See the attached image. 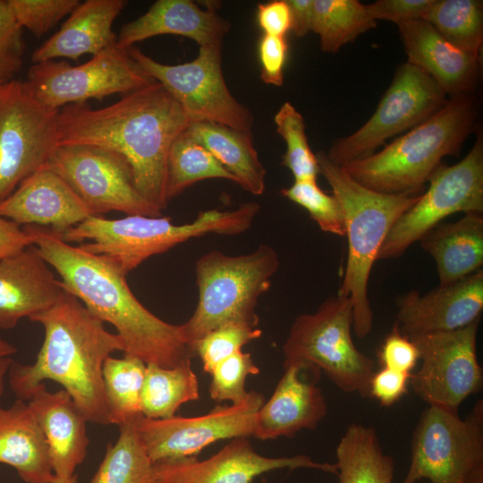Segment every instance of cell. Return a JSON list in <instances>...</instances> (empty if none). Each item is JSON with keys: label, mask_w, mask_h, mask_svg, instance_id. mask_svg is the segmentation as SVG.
I'll use <instances>...</instances> for the list:
<instances>
[{"label": "cell", "mask_w": 483, "mask_h": 483, "mask_svg": "<svg viewBox=\"0 0 483 483\" xmlns=\"http://www.w3.org/2000/svg\"><path fill=\"white\" fill-rule=\"evenodd\" d=\"M191 123L159 82L93 109L86 104L59 109L57 147L92 145L114 151L129 163L140 195L160 210L166 208L167 159L172 144Z\"/></svg>", "instance_id": "cell-1"}, {"label": "cell", "mask_w": 483, "mask_h": 483, "mask_svg": "<svg viewBox=\"0 0 483 483\" xmlns=\"http://www.w3.org/2000/svg\"><path fill=\"white\" fill-rule=\"evenodd\" d=\"M23 227L59 275L63 289L116 329L124 354L167 369L192 364L195 352L184 342L180 326L164 321L144 307L129 287L127 275L111 259L64 242L49 228Z\"/></svg>", "instance_id": "cell-2"}, {"label": "cell", "mask_w": 483, "mask_h": 483, "mask_svg": "<svg viewBox=\"0 0 483 483\" xmlns=\"http://www.w3.org/2000/svg\"><path fill=\"white\" fill-rule=\"evenodd\" d=\"M30 320L43 326L44 341L32 364L13 360L7 378L13 394L28 402L45 380H52L71 395L87 421L109 424L102 371L107 357L123 351L120 337L67 292Z\"/></svg>", "instance_id": "cell-3"}, {"label": "cell", "mask_w": 483, "mask_h": 483, "mask_svg": "<svg viewBox=\"0 0 483 483\" xmlns=\"http://www.w3.org/2000/svg\"><path fill=\"white\" fill-rule=\"evenodd\" d=\"M477 103L458 96L379 152L340 165L361 185L386 194L418 195L446 156H455L472 132Z\"/></svg>", "instance_id": "cell-4"}, {"label": "cell", "mask_w": 483, "mask_h": 483, "mask_svg": "<svg viewBox=\"0 0 483 483\" xmlns=\"http://www.w3.org/2000/svg\"><path fill=\"white\" fill-rule=\"evenodd\" d=\"M316 155L319 174L331 186L344 218L348 255L337 294L351 300L352 329L359 338H364L373 326V312L368 295L371 269L391 228L416 203L419 195L386 194L372 191L331 162L325 151Z\"/></svg>", "instance_id": "cell-5"}, {"label": "cell", "mask_w": 483, "mask_h": 483, "mask_svg": "<svg viewBox=\"0 0 483 483\" xmlns=\"http://www.w3.org/2000/svg\"><path fill=\"white\" fill-rule=\"evenodd\" d=\"M259 209L258 203L245 202L231 210L202 211L183 225H174L170 217L162 216L127 215L117 219L91 216L62 238L68 243L89 241L80 247L108 258L127 275L150 257L190 239L208 233L241 234L250 228Z\"/></svg>", "instance_id": "cell-6"}, {"label": "cell", "mask_w": 483, "mask_h": 483, "mask_svg": "<svg viewBox=\"0 0 483 483\" xmlns=\"http://www.w3.org/2000/svg\"><path fill=\"white\" fill-rule=\"evenodd\" d=\"M279 265L277 252L266 244L244 255L211 250L199 257L195 265L198 304L192 316L179 325L184 342L194 351L200 338L218 327H258V299L269 290Z\"/></svg>", "instance_id": "cell-7"}, {"label": "cell", "mask_w": 483, "mask_h": 483, "mask_svg": "<svg viewBox=\"0 0 483 483\" xmlns=\"http://www.w3.org/2000/svg\"><path fill=\"white\" fill-rule=\"evenodd\" d=\"M352 303L336 294L298 316L283 346L284 368L324 372L342 391L369 396L375 361L354 344Z\"/></svg>", "instance_id": "cell-8"}, {"label": "cell", "mask_w": 483, "mask_h": 483, "mask_svg": "<svg viewBox=\"0 0 483 483\" xmlns=\"http://www.w3.org/2000/svg\"><path fill=\"white\" fill-rule=\"evenodd\" d=\"M483 466V401L465 419L428 405L415 428L411 460L402 483H464Z\"/></svg>", "instance_id": "cell-9"}, {"label": "cell", "mask_w": 483, "mask_h": 483, "mask_svg": "<svg viewBox=\"0 0 483 483\" xmlns=\"http://www.w3.org/2000/svg\"><path fill=\"white\" fill-rule=\"evenodd\" d=\"M221 50L222 47H200L193 60L165 64L138 47L128 49L142 70L174 97L191 123H215L250 131L254 116L229 90Z\"/></svg>", "instance_id": "cell-10"}, {"label": "cell", "mask_w": 483, "mask_h": 483, "mask_svg": "<svg viewBox=\"0 0 483 483\" xmlns=\"http://www.w3.org/2000/svg\"><path fill=\"white\" fill-rule=\"evenodd\" d=\"M429 187L395 222L379 250L378 259L402 256L444 219L458 212L483 213V140L478 134L468 154L453 165L441 164Z\"/></svg>", "instance_id": "cell-11"}, {"label": "cell", "mask_w": 483, "mask_h": 483, "mask_svg": "<svg viewBox=\"0 0 483 483\" xmlns=\"http://www.w3.org/2000/svg\"><path fill=\"white\" fill-rule=\"evenodd\" d=\"M59 110L40 104L26 81L0 89V203L30 174L47 166L57 148Z\"/></svg>", "instance_id": "cell-12"}, {"label": "cell", "mask_w": 483, "mask_h": 483, "mask_svg": "<svg viewBox=\"0 0 483 483\" xmlns=\"http://www.w3.org/2000/svg\"><path fill=\"white\" fill-rule=\"evenodd\" d=\"M447 101L434 79L406 62L396 69L372 116L355 132L335 140L326 157L337 165L367 157L386 140L430 118Z\"/></svg>", "instance_id": "cell-13"}, {"label": "cell", "mask_w": 483, "mask_h": 483, "mask_svg": "<svg viewBox=\"0 0 483 483\" xmlns=\"http://www.w3.org/2000/svg\"><path fill=\"white\" fill-rule=\"evenodd\" d=\"M27 77L34 97L43 106L58 110L92 98L128 94L155 82L128 49L116 43L80 65L56 60L33 64Z\"/></svg>", "instance_id": "cell-14"}, {"label": "cell", "mask_w": 483, "mask_h": 483, "mask_svg": "<svg viewBox=\"0 0 483 483\" xmlns=\"http://www.w3.org/2000/svg\"><path fill=\"white\" fill-rule=\"evenodd\" d=\"M47 167L63 178L94 216L109 211L161 216L137 191L131 168L120 154L92 145L58 146Z\"/></svg>", "instance_id": "cell-15"}, {"label": "cell", "mask_w": 483, "mask_h": 483, "mask_svg": "<svg viewBox=\"0 0 483 483\" xmlns=\"http://www.w3.org/2000/svg\"><path fill=\"white\" fill-rule=\"evenodd\" d=\"M479 321L453 331L409 337L421 360L411 385L428 405L458 411L465 399L481 389L482 368L476 352Z\"/></svg>", "instance_id": "cell-16"}, {"label": "cell", "mask_w": 483, "mask_h": 483, "mask_svg": "<svg viewBox=\"0 0 483 483\" xmlns=\"http://www.w3.org/2000/svg\"><path fill=\"white\" fill-rule=\"evenodd\" d=\"M265 402L262 394L250 391L230 405L217 406L195 417L148 419L142 415L135 427L153 462L194 457L219 440L253 436L256 415Z\"/></svg>", "instance_id": "cell-17"}, {"label": "cell", "mask_w": 483, "mask_h": 483, "mask_svg": "<svg viewBox=\"0 0 483 483\" xmlns=\"http://www.w3.org/2000/svg\"><path fill=\"white\" fill-rule=\"evenodd\" d=\"M308 468L337 475L335 463L318 462L307 455L267 457L253 449L248 437L233 438L211 457L154 462L157 483H250L279 469Z\"/></svg>", "instance_id": "cell-18"}, {"label": "cell", "mask_w": 483, "mask_h": 483, "mask_svg": "<svg viewBox=\"0 0 483 483\" xmlns=\"http://www.w3.org/2000/svg\"><path fill=\"white\" fill-rule=\"evenodd\" d=\"M396 323L407 337L462 328L480 319L483 270L423 295L408 292L396 300Z\"/></svg>", "instance_id": "cell-19"}, {"label": "cell", "mask_w": 483, "mask_h": 483, "mask_svg": "<svg viewBox=\"0 0 483 483\" xmlns=\"http://www.w3.org/2000/svg\"><path fill=\"white\" fill-rule=\"evenodd\" d=\"M0 216L19 225L49 228L62 236L94 215L66 182L46 166L0 203Z\"/></svg>", "instance_id": "cell-20"}, {"label": "cell", "mask_w": 483, "mask_h": 483, "mask_svg": "<svg viewBox=\"0 0 483 483\" xmlns=\"http://www.w3.org/2000/svg\"><path fill=\"white\" fill-rule=\"evenodd\" d=\"M36 246L0 258V328L12 329L30 319L65 293L60 280Z\"/></svg>", "instance_id": "cell-21"}, {"label": "cell", "mask_w": 483, "mask_h": 483, "mask_svg": "<svg viewBox=\"0 0 483 483\" xmlns=\"http://www.w3.org/2000/svg\"><path fill=\"white\" fill-rule=\"evenodd\" d=\"M398 29L409 64L428 73L450 97L472 95L479 55L453 46L424 20L402 22Z\"/></svg>", "instance_id": "cell-22"}, {"label": "cell", "mask_w": 483, "mask_h": 483, "mask_svg": "<svg viewBox=\"0 0 483 483\" xmlns=\"http://www.w3.org/2000/svg\"><path fill=\"white\" fill-rule=\"evenodd\" d=\"M231 23L214 4L200 8L191 0H157L140 17L124 24L116 44L124 49L159 35H176L194 40L199 47H222Z\"/></svg>", "instance_id": "cell-23"}, {"label": "cell", "mask_w": 483, "mask_h": 483, "mask_svg": "<svg viewBox=\"0 0 483 483\" xmlns=\"http://www.w3.org/2000/svg\"><path fill=\"white\" fill-rule=\"evenodd\" d=\"M27 402L47 440L55 479H71L89 444L85 416L64 389L50 392L44 383Z\"/></svg>", "instance_id": "cell-24"}, {"label": "cell", "mask_w": 483, "mask_h": 483, "mask_svg": "<svg viewBox=\"0 0 483 483\" xmlns=\"http://www.w3.org/2000/svg\"><path fill=\"white\" fill-rule=\"evenodd\" d=\"M297 366L284 368L272 396L256 415L253 436L260 440L292 437L302 429H314L327 406L316 380L306 381Z\"/></svg>", "instance_id": "cell-25"}, {"label": "cell", "mask_w": 483, "mask_h": 483, "mask_svg": "<svg viewBox=\"0 0 483 483\" xmlns=\"http://www.w3.org/2000/svg\"><path fill=\"white\" fill-rule=\"evenodd\" d=\"M124 0H87L69 14L60 30L36 48L33 64L56 58L77 61L80 56L94 55L116 43L112 28L125 7Z\"/></svg>", "instance_id": "cell-26"}, {"label": "cell", "mask_w": 483, "mask_h": 483, "mask_svg": "<svg viewBox=\"0 0 483 483\" xmlns=\"http://www.w3.org/2000/svg\"><path fill=\"white\" fill-rule=\"evenodd\" d=\"M0 463L13 467L26 483H55L48 446L27 402L0 406Z\"/></svg>", "instance_id": "cell-27"}, {"label": "cell", "mask_w": 483, "mask_h": 483, "mask_svg": "<svg viewBox=\"0 0 483 483\" xmlns=\"http://www.w3.org/2000/svg\"><path fill=\"white\" fill-rule=\"evenodd\" d=\"M435 260L439 285H447L480 269L483 265V216L465 214L452 223H440L419 239Z\"/></svg>", "instance_id": "cell-28"}, {"label": "cell", "mask_w": 483, "mask_h": 483, "mask_svg": "<svg viewBox=\"0 0 483 483\" xmlns=\"http://www.w3.org/2000/svg\"><path fill=\"white\" fill-rule=\"evenodd\" d=\"M187 134L207 148L236 179V183L253 195L266 190V169L254 146L250 131L226 125L194 122Z\"/></svg>", "instance_id": "cell-29"}, {"label": "cell", "mask_w": 483, "mask_h": 483, "mask_svg": "<svg viewBox=\"0 0 483 483\" xmlns=\"http://www.w3.org/2000/svg\"><path fill=\"white\" fill-rule=\"evenodd\" d=\"M340 483H393L394 462L385 453L374 428L351 424L336 447Z\"/></svg>", "instance_id": "cell-30"}, {"label": "cell", "mask_w": 483, "mask_h": 483, "mask_svg": "<svg viewBox=\"0 0 483 483\" xmlns=\"http://www.w3.org/2000/svg\"><path fill=\"white\" fill-rule=\"evenodd\" d=\"M199 399V381L191 365L172 369L147 365L140 396L142 416L171 418L182 404Z\"/></svg>", "instance_id": "cell-31"}, {"label": "cell", "mask_w": 483, "mask_h": 483, "mask_svg": "<svg viewBox=\"0 0 483 483\" xmlns=\"http://www.w3.org/2000/svg\"><path fill=\"white\" fill-rule=\"evenodd\" d=\"M147 364L124 354L106 358L103 365V386L109 424L120 426L141 415L140 396Z\"/></svg>", "instance_id": "cell-32"}, {"label": "cell", "mask_w": 483, "mask_h": 483, "mask_svg": "<svg viewBox=\"0 0 483 483\" xmlns=\"http://www.w3.org/2000/svg\"><path fill=\"white\" fill-rule=\"evenodd\" d=\"M376 26L366 4L358 0H313L311 31L318 35L325 53H336Z\"/></svg>", "instance_id": "cell-33"}, {"label": "cell", "mask_w": 483, "mask_h": 483, "mask_svg": "<svg viewBox=\"0 0 483 483\" xmlns=\"http://www.w3.org/2000/svg\"><path fill=\"white\" fill-rule=\"evenodd\" d=\"M134 421L119 426L118 439L108 445L90 483H157L154 462L145 450Z\"/></svg>", "instance_id": "cell-34"}, {"label": "cell", "mask_w": 483, "mask_h": 483, "mask_svg": "<svg viewBox=\"0 0 483 483\" xmlns=\"http://www.w3.org/2000/svg\"><path fill=\"white\" fill-rule=\"evenodd\" d=\"M207 179H225L236 183L234 176L203 146L186 132L171 146L167 159L168 202L187 188Z\"/></svg>", "instance_id": "cell-35"}, {"label": "cell", "mask_w": 483, "mask_h": 483, "mask_svg": "<svg viewBox=\"0 0 483 483\" xmlns=\"http://www.w3.org/2000/svg\"><path fill=\"white\" fill-rule=\"evenodd\" d=\"M424 21L453 46L480 55L483 43L481 1L434 0Z\"/></svg>", "instance_id": "cell-36"}, {"label": "cell", "mask_w": 483, "mask_h": 483, "mask_svg": "<svg viewBox=\"0 0 483 483\" xmlns=\"http://www.w3.org/2000/svg\"><path fill=\"white\" fill-rule=\"evenodd\" d=\"M274 122L276 132L286 145L283 165L290 170L294 181H317L318 162L309 147L302 114L292 104L284 102L275 113Z\"/></svg>", "instance_id": "cell-37"}, {"label": "cell", "mask_w": 483, "mask_h": 483, "mask_svg": "<svg viewBox=\"0 0 483 483\" xmlns=\"http://www.w3.org/2000/svg\"><path fill=\"white\" fill-rule=\"evenodd\" d=\"M281 193L305 208L323 232L345 235L343 214L338 200L333 194L322 191L317 181H294L290 187L282 189Z\"/></svg>", "instance_id": "cell-38"}, {"label": "cell", "mask_w": 483, "mask_h": 483, "mask_svg": "<svg viewBox=\"0 0 483 483\" xmlns=\"http://www.w3.org/2000/svg\"><path fill=\"white\" fill-rule=\"evenodd\" d=\"M261 335L262 330L258 327L231 324L208 333L193 349L202 361L203 370L209 374L220 361L242 351L245 344Z\"/></svg>", "instance_id": "cell-39"}, {"label": "cell", "mask_w": 483, "mask_h": 483, "mask_svg": "<svg viewBox=\"0 0 483 483\" xmlns=\"http://www.w3.org/2000/svg\"><path fill=\"white\" fill-rule=\"evenodd\" d=\"M259 369L250 353L237 352L216 364L211 372L209 394L216 402L232 403L243 400L249 392L245 389L248 376L257 375Z\"/></svg>", "instance_id": "cell-40"}, {"label": "cell", "mask_w": 483, "mask_h": 483, "mask_svg": "<svg viewBox=\"0 0 483 483\" xmlns=\"http://www.w3.org/2000/svg\"><path fill=\"white\" fill-rule=\"evenodd\" d=\"M21 28L37 37L50 30L80 3L79 0H9Z\"/></svg>", "instance_id": "cell-41"}, {"label": "cell", "mask_w": 483, "mask_h": 483, "mask_svg": "<svg viewBox=\"0 0 483 483\" xmlns=\"http://www.w3.org/2000/svg\"><path fill=\"white\" fill-rule=\"evenodd\" d=\"M377 357L382 368L411 374L419 360V351L395 322L377 352Z\"/></svg>", "instance_id": "cell-42"}, {"label": "cell", "mask_w": 483, "mask_h": 483, "mask_svg": "<svg viewBox=\"0 0 483 483\" xmlns=\"http://www.w3.org/2000/svg\"><path fill=\"white\" fill-rule=\"evenodd\" d=\"M288 48L285 37L268 35L261 37L258 53L260 64V79L264 83L275 87L283 85Z\"/></svg>", "instance_id": "cell-43"}, {"label": "cell", "mask_w": 483, "mask_h": 483, "mask_svg": "<svg viewBox=\"0 0 483 483\" xmlns=\"http://www.w3.org/2000/svg\"><path fill=\"white\" fill-rule=\"evenodd\" d=\"M434 0H378L366 4L369 15L375 20L395 22L397 25L424 20Z\"/></svg>", "instance_id": "cell-44"}, {"label": "cell", "mask_w": 483, "mask_h": 483, "mask_svg": "<svg viewBox=\"0 0 483 483\" xmlns=\"http://www.w3.org/2000/svg\"><path fill=\"white\" fill-rule=\"evenodd\" d=\"M411 374L382 368L375 372L369 383V396L377 399L381 405H393L407 392Z\"/></svg>", "instance_id": "cell-45"}, {"label": "cell", "mask_w": 483, "mask_h": 483, "mask_svg": "<svg viewBox=\"0 0 483 483\" xmlns=\"http://www.w3.org/2000/svg\"><path fill=\"white\" fill-rule=\"evenodd\" d=\"M257 22L264 35L285 37L291 30V11L286 0L258 4Z\"/></svg>", "instance_id": "cell-46"}, {"label": "cell", "mask_w": 483, "mask_h": 483, "mask_svg": "<svg viewBox=\"0 0 483 483\" xmlns=\"http://www.w3.org/2000/svg\"><path fill=\"white\" fill-rule=\"evenodd\" d=\"M23 49L22 28L9 0H0V55L21 57Z\"/></svg>", "instance_id": "cell-47"}, {"label": "cell", "mask_w": 483, "mask_h": 483, "mask_svg": "<svg viewBox=\"0 0 483 483\" xmlns=\"http://www.w3.org/2000/svg\"><path fill=\"white\" fill-rule=\"evenodd\" d=\"M33 245L32 237L18 224L0 216V258Z\"/></svg>", "instance_id": "cell-48"}, {"label": "cell", "mask_w": 483, "mask_h": 483, "mask_svg": "<svg viewBox=\"0 0 483 483\" xmlns=\"http://www.w3.org/2000/svg\"><path fill=\"white\" fill-rule=\"evenodd\" d=\"M291 11V30L296 37L311 31L313 0H286Z\"/></svg>", "instance_id": "cell-49"}, {"label": "cell", "mask_w": 483, "mask_h": 483, "mask_svg": "<svg viewBox=\"0 0 483 483\" xmlns=\"http://www.w3.org/2000/svg\"><path fill=\"white\" fill-rule=\"evenodd\" d=\"M21 65V57L0 55V82L4 83L12 80Z\"/></svg>", "instance_id": "cell-50"}, {"label": "cell", "mask_w": 483, "mask_h": 483, "mask_svg": "<svg viewBox=\"0 0 483 483\" xmlns=\"http://www.w3.org/2000/svg\"><path fill=\"white\" fill-rule=\"evenodd\" d=\"M13 360L11 357L0 359V401L4 394L5 378H7V373Z\"/></svg>", "instance_id": "cell-51"}, {"label": "cell", "mask_w": 483, "mask_h": 483, "mask_svg": "<svg viewBox=\"0 0 483 483\" xmlns=\"http://www.w3.org/2000/svg\"><path fill=\"white\" fill-rule=\"evenodd\" d=\"M17 352V348L0 335V359L12 357Z\"/></svg>", "instance_id": "cell-52"}, {"label": "cell", "mask_w": 483, "mask_h": 483, "mask_svg": "<svg viewBox=\"0 0 483 483\" xmlns=\"http://www.w3.org/2000/svg\"><path fill=\"white\" fill-rule=\"evenodd\" d=\"M464 483H483V466L477 469Z\"/></svg>", "instance_id": "cell-53"}, {"label": "cell", "mask_w": 483, "mask_h": 483, "mask_svg": "<svg viewBox=\"0 0 483 483\" xmlns=\"http://www.w3.org/2000/svg\"><path fill=\"white\" fill-rule=\"evenodd\" d=\"M77 482H78V477L75 474L73 477L64 481L55 479V483H77Z\"/></svg>", "instance_id": "cell-54"}, {"label": "cell", "mask_w": 483, "mask_h": 483, "mask_svg": "<svg viewBox=\"0 0 483 483\" xmlns=\"http://www.w3.org/2000/svg\"><path fill=\"white\" fill-rule=\"evenodd\" d=\"M3 83H4V82H0V89H1V87H2V85H3Z\"/></svg>", "instance_id": "cell-55"}]
</instances>
